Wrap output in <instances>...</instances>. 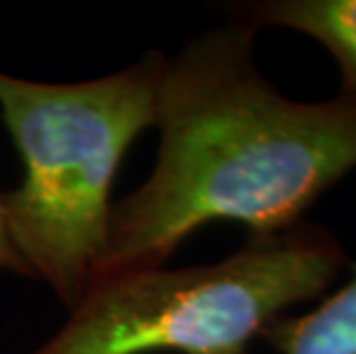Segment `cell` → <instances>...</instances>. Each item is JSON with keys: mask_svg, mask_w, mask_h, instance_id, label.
I'll list each match as a JSON object with an SVG mask.
<instances>
[{"mask_svg": "<svg viewBox=\"0 0 356 354\" xmlns=\"http://www.w3.org/2000/svg\"><path fill=\"white\" fill-rule=\"evenodd\" d=\"M262 338L280 354H356V265L320 306L297 318L280 315Z\"/></svg>", "mask_w": 356, "mask_h": 354, "instance_id": "obj_5", "label": "cell"}, {"mask_svg": "<svg viewBox=\"0 0 356 354\" xmlns=\"http://www.w3.org/2000/svg\"><path fill=\"white\" fill-rule=\"evenodd\" d=\"M343 267L338 239L299 223L248 237L211 265L108 274L30 354H248L271 322L327 292Z\"/></svg>", "mask_w": 356, "mask_h": 354, "instance_id": "obj_3", "label": "cell"}, {"mask_svg": "<svg viewBox=\"0 0 356 354\" xmlns=\"http://www.w3.org/2000/svg\"><path fill=\"white\" fill-rule=\"evenodd\" d=\"M0 272H10L14 276L33 278V276H30V272H28L26 262L21 260V255L17 253V248H14L12 239H10L3 207H0Z\"/></svg>", "mask_w": 356, "mask_h": 354, "instance_id": "obj_6", "label": "cell"}, {"mask_svg": "<svg viewBox=\"0 0 356 354\" xmlns=\"http://www.w3.org/2000/svg\"><path fill=\"white\" fill-rule=\"evenodd\" d=\"M232 21L255 28H283L322 44L340 67V95L356 102V0H257L230 10Z\"/></svg>", "mask_w": 356, "mask_h": 354, "instance_id": "obj_4", "label": "cell"}, {"mask_svg": "<svg viewBox=\"0 0 356 354\" xmlns=\"http://www.w3.org/2000/svg\"><path fill=\"white\" fill-rule=\"evenodd\" d=\"M255 40L230 19L165 56L154 168L113 200L95 278L165 267L211 221L244 223L248 237L285 232L356 170V102L280 95L257 67Z\"/></svg>", "mask_w": 356, "mask_h": 354, "instance_id": "obj_1", "label": "cell"}, {"mask_svg": "<svg viewBox=\"0 0 356 354\" xmlns=\"http://www.w3.org/2000/svg\"><path fill=\"white\" fill-rule=\"evenodd\" d=\"M165 54L145 51L106 77L47 83L0 70V118L24 163L0 191L7 232L33 281L79 304L102 260L113 184L129 147L156 122Z\"/></svg>", "mask_w": 356, "mask_h": 354, "instance_id": "obj_2", "label": "cell"}]
</instances>
